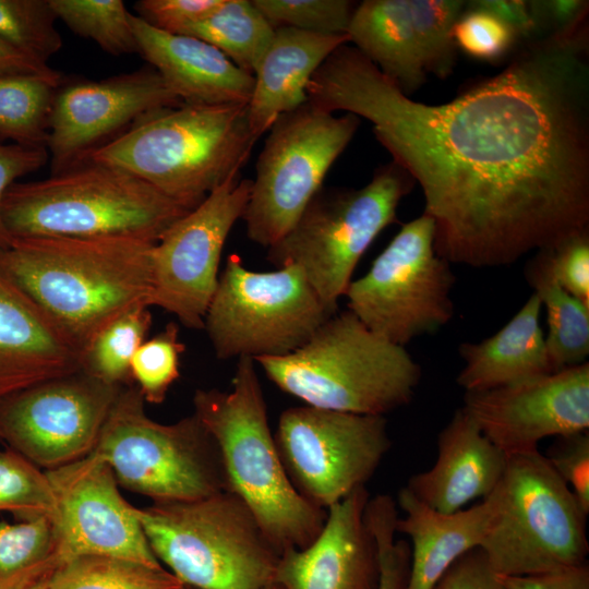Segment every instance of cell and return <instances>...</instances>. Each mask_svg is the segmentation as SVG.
I'll return each instance as SVG.
<instances>
[{
  "instance_id": "6da1fadb",
  "label": "cell",
  "mask_w": 589,
  "mask_h": 589,
  "mask_svg": "<svg viewBox=\"0 0 589 589\" xmlns=\"http://www.w3.org/2000/svg\"><path fill=\"white\" fill-rule=\"evenodd\" d=\"M306 94L373 124L420 184L435 251L450 264L509 265L589 229L587 24L527 43L502 72L443 105L404 95L347 44Z\"/></svg>"
},
{
  "instance_id": "7a4b0ae2",
  "label": "cell",
  "mask_w": 589,
  "mask_h": 589,
  "mask_svg": "<svg viewBox=\"0 0 589 589\" xmlns=\"http://www.w3.org/2000/svg\"><path fill=\"white\" fill-rule=\"evenodd\" d=\"M154 244L125 237L12 238L0 251V269L83 353L117 316L134 305H149Z\"/></svg>"
},
{
  "instance_id": "3957f363",
  "label": "cell",
  "mask_w": 589,
  "mask_h": 589,
  "mask_svg": "<svg viewBox=\"0 0 589 589\" xmlns=\"http://www.w3.org/2000/svg\"><path fill=\"white\" fill-rule=\"evenodd\" d=\"M193 405L217 444L228 490L251 509L278 553L308 546L322 530L327 509L308 502L285 470L255 361L239 358L231 389H197Z\"/></svg>"
},
{
  "instance_id": "277c9868",
  "label": "cell",
  "mask_w": 589,
  "mask_h": 589,
  "mask_svg": "<svg viewBox=\"0 0 589 589\" xmlns=\"http://www.w3.org/2000/svg\"><path fill=\"white\" fill-rule=\"evenodd\" d=\"M248 105H189L153 112L88 159L119 167L193 209L240 173L255 142Z\"/></svg>"
},
{
  "instance_id": "5b68a950",
  "label": "cell",
  "mask_w": 589,
  "mask_h": 589,
  "mask_svg": "<svg viewBox=\"0 0 589 589\" xmlns=\"http://www.w3.org/2000/svg\"><path fill=\"white\" fill-rule=\"evenodd\" d=\"M189 211L129 171L87 159L41 180L14 182L1 214L12 238L125 237L156 243Z\"/></svg>"
},
{
  "instance_id": "8992f818",
  "label": "cell",
  "mask_w": 589,
  "mask_h": 589,
  "mask_svg": "<svg viewBox=\"0 0 589 589\" xmlns=\"http://www.w3.org/2000/svg\"><path fill=\"white\" fill-rule=\"evenodd\" d=\"M254 361L305 405L358 414L385 417L408 405L421 380L405 347L376 335L349 310L328 317L296 351Z\"/></svg>"
},
{
  "instance_id": "52a82bcc",
  "label": "cell",
  "mask_w": 589,
  "mask_h": 589,
  "mask_svg": "<svg viewBox=\"0 0 589 589\" xmlns=\"http://www.w3.org/2000/svg\"><path fill=\"white\" fill-rule=\"evenodd\" d=\"M157 560L194 589H268L279 553L233 492L134 508Z\"/></svg>"
},
{
  "instance_id": "ba28073f",
  "label": "cell",
  "mask_w": 589,
  "mask_h": 589,
  "mask_svg": "<svg viewBox=\"0 0 589 589\" xmlns=\"http://www.w3.org/2000/svg\"><path fill=\"white\" fill-rule=\"evenodd\" d=\"M414 184L392 160L360 189L322 187L289 231L267 248L266 260L299 267L323 304L337 313L360 259L397 220V207Z\"/></svg>"
},
{
  "instance_id": "9c48e42d",
  "label": "cell",
  "mask_w": 589,
  "mask_h": 589,
  "mask_svg": "<svg viewBox=\"0 0 589 589\" xmlns=\"http://www.w3.org/2000/svg\"><path fill=\"white\" fill-rule=\"evenodd\" d=\"M93 450L118 484L153 502L193 501L228 490L217 444L199 418L159 423L147 416L136 387H122Z\"/></svg>"
},
{
  "instance_id": "30bf717a",
  "label": "cell",
  "mask_w": 589,
  "mask_h": 589,
  "mask_svg": "<svg viewBox=\"0 0 589 589\" xmlns=\"http://www.w3.org/2000/svg\"><path fill=\"white\" fill-rule=\"evenodd\" d=\"M500 506L481 551L496 575L524 576L587 562V514L546 457L507 456Z\"/></svg>"
},
{
  "instance_id": "8fae6325",
  "label": "cell",
  "mask_w": 589,
  "mask_h": 589,
  "mask_svg": "<svg viewBox=\"0 0 589 589\" xmlns=\"http://www.w3.org/2000/svg\"><path fill=\"white\" fill-rule=\"evenodd\" d=\"M332 315L299 267L255 272L230 254L203 328L217 358L255 360L296 351Z\"/></svg>"
},
{
  "instance_id": "7c38bea8",
  "label": "cell",
  "mask_w": 589,
  "mask_h": 589,
  "mask_svg": "<svg viewBox=\"0 0 589 589\" xmlns=\"http://www.w3.org/2000/svg\"><path fill=\"white\" fill-rule=\"evenodd\" d=\"M359 125L356 115L337 117L309 100L276 119L241 218L252 242L267 249L289 231Z\"/></svg>"
},
{
  "instance_id": "4fadbf2b",
  "label": "cell",
  "mask_w": 589,
  "mask_h": 589,
  "mask_svg": "<svg viewBox=\"0 0 589 589\" xmlns=\"http://www.w3.org/2000/svg\"><path fill=\"white\" fill-rule=\"evenodd\" d=\"M434 233V221L425 214L404 224L345 292L348 310L363 325L402 347L436 333L455 312V275L436 253Z\"/></svg>"
},
{
  "instance_id": "5bb4252c",
  "label": "cell",
  "mask_w": 589,
  "mask_h": 589,
  "mask_svg": "<svg viewBox=\"0 0 589 589\" xmlns=\"http://www.w3.org/2000/svg\"><path fill=\"white\" fill-rule=\"evenodd\" d=\"M274 438L296 490L323 509L365 486L392 447L384 416L308 405L285 409Z\"/></svg>"
},
{
  "instance_id": "9a60e30c",
  "label": "cell",
  "mask_w": 589,
  "mask_h": 589,
  "mask_svg": "<svg viewBox=\"0 0 589 589\" xmlns=\"http://www.w3.org/2000/svg\"><path fill=\"white\" fill-rule=\"evenodd\" d=\"M251 184L240 173L230 177L154 244L151 306L173 314L188 328H203L218 283L221 252L242 218Z\"/></svg>"
},
{
  "instance_id": "2e32d148",
  "label": "cell",
  "mask_w": 589,
  "mask_h": 589,
  "mask_svg": "<svg viewBox=\"0 0 589 589\" xmlns=\"http://www.w3.org/2000/svg\"><path fill=\"white\" fill-rule=\"evenodd\" d=\"M124 386L83 371L0 400V440L37 467L55 469L89 454Z\"/></svg>"
},
{
  "instance_id": "e0dca14e",
  "label": "cell",
  "mask_w": 589,
  "mask_h": 589,
  "mask_svg": "<svg viewBox=\"0 0 589 589\" xmlns=\"http://www.w3.org/2000/svg\"><path fill=\"white\" fill-rule=\"evenodd\" d=\"M461 0H365L356 5L347 35L356 49L410 97L429 74L454 71L453 27Z\"/></svg>"
},
{
  "instance_id": "ac0fdd59",
  "label": "cell",
  "mask_w": 589,
  "mask_h": 589,
  "mask_svg": "<svg viewBox=\"0 0 589 589\" xmlns=\"http://www.w3.org/2000/svg\"><path fill=\"white\" fill-rule=\"evenodd\" d=\"M180 105L152 67L99 81L62 82L48 120L51 173L87 160L146 116Z\"/></svg>"
},
{
  "instance_id": "d6986e66",
  "label": "cell",
  "mask_w": 589,
  "mask_h": 589,
  "mask_svg": "<svg viewBox=\"0 0 589 589\" xmlns=\"http://www.w3.org/2000/svg\"><path fill=\"white\" fill-rule=\"evenodd\" d=\"M45 472L55 496L52 521L60 563L100 555L161 566L135 507L122 497L111 468L95 450Z\"/></svg>"
},
{
  "instance_id": "ffe728a7",
  "label": "cell",
  "mask_w": 589,
  "mask_h": 589,
  "mask_svg": "<svg viewBox=\"0 0 589 589\" xmlns=\"http://www.w3.org/2000/svg\"><path fill=\"white\" fill-rule=\"evenodd\" d=\"M507 456L589 429V363L514 384L465 392L461 407Z\"/></svg>"
},
{
  "instance_id": "44dd1931",
  "label": "cell",
  "mask_w": 589,
  "mask_h": 589,
  "mask_svg": "<svg viewBox=\"0 0 589 589\" xmlns=\"http://www.w3.org/2000/svg\"><path fill=\"white\" fill-rule=\"evenodd\" d=\"M370 494L361 486L327 508L318 536L278 558L273 585L280 589H377L380 566L365 520Z\"/></svg>"
},
{
  "instance_id": "7402d4cb",
  "label": "cell",
  "mask_w": 589,
  "mask_h": 589,
  "mask_svg": "<svg viewBox=\"0 0 589 589\" xmlns=\"http://www.w3.org/2000/svg\"><path fill=\"white\" fill-rule=\"evenodd\" d=\"M82 371V350L0 269V400Z\"/></svg>"
},
{
  "instance_id": "603a6c76",
  "label": "cell",
  "mask_w": 589,
  "mask_h": 589,
  "mask_svg": "<svg viewBox=\"0 0 589 589\" xmlns=\"http://www.w3.org/2000/svg\"><path fill=\"white\" fill-rule=\"evenodd\" d=\"M131 24L139 53L167 87L189 105H248L254 75L208 43L157 29L135 14Z\"/></svg>"
},
{
  "instance_id": "cb8c5ba5",
  "label": "cell",
  "mask_w": 589,
  "mask_h": 589,
  "mask_svg": "<svg viewBox=\"0 0 589 589\" xmlns=\"http://www.w3.org/2000/svg\"><path fill=\"white\" fill-rule=\"evenodd\" d=\"M506 465L507 455L459 408L438 433L434 465L411 476L405 486L431 508L450 514L491 494Z\"/></svg>"
},
{
  "instance_id": "d4e9b609",
  "label": "cell",
  "mask_w": 589,
  "mask_h": 589,
  "mask_svg": "<svg viewBox=\"0 0 589 589\" xmlns=\"http://www.w3.org/2000/svg\"><path fill=\"white\" fill-rule=\"evenodd\" d=\"M396 532L410 541V567L405 589H434L446 570L462 555L480 548L500 506L496 489L476 505L458 512H437L404 486L398 491Z\"/></svg>"
},
{
  "instance_id": "484cf974",
  "label": "cell",
  "mask_w": 589,
  "mask_h": 589,
  "mask_svg": "<svg viewBox=\"0 0 589 589\" xmlns=\"http://www.w3.org/2000/svg\"><path fill=\"white\" fill-rule=\"evenodd\" d=\"M348 35H326L277 27L255 71L248 117L259 139L276 119L306 103V87L323 62Z\"/></svg>"
},
{
  "instance_id": "4316f807",
  "label": "cell",
  "mask_w": 589,
  "mask_h": 589,
  "mask_svg": "<svg viewBox=\"0 0 589 589\" xmlns=\"http://www.w3.org/2000/svg\"><path fill=\"white\" fill-rule=\"evenodd\" d=\"M541 302L536 293L494 335L464 342L465 362L457 384L465 392L485 390L554 373L540 325Z\"/></svg>"
},
{
  "instance_id": "83f0119b",
  "label": "cell",
  "mask_w": 589,
  "mask_h": 589,
  "mask_svg": "<svg viewBox=\"0 0 589 589\" xmlns=\"http://www.w3.org/2000/svg\"><path fill=\"white\" fill-rule=\"evenodd\" d=\"M525 277L546 311L545 347L553 372L587 362L589 306L556 281L549 249L537 251L528 261Z\"/></svg>"
},
{
  "instance_id": "f1b7e54d",
  "label": "cell",
  "mask_w": 589,
  "mask_h": 589,
  "mask_svg": "<svg viewBox=\"0 0 589 589\" xmlns=\"http://www.w3.org/2000/svg\"><path fill=\"white\" fill-rule=\"evenodd\" d=\"M274 29L252 0H223L214 12L182 35L208 43L237 67L254 74Z\"/></svg>"
},
{
  "instance_id": "f546056e",
  "label": "cell",
  "mask_w": 589,
  "mask_h": 589,
  "mask_svg": "<svg viewBox=\"0 0 589 589\" xmlns=\"http://www.w3.org/2000/svg\"><path fill=\"white\" fill-rule=\"evenodd\" d=\"M59 563L51 517L0 522V589H27Z\"/></svg>"
},
{
  "instance_id": "4dcf8cb0",
  "label": "cell",
  "mask_w": 589,
  "mask_h": 589,
  "mask_svg": "<svg viewBox=\"0 0 589 589\" xmlns=\"http://www.w3.org/2000/svg\"><path fill=\"white\" fill-rule=\"evenodd\" d=\"M62 75L0 76V135L13 143L45 146L48 120Z\"/></svg>"
},
{
  "instance_id": "1f68e13d",
  "label": "cell",
  "mask_w": 589,
  "mask_h": 589,
  "mask_svg": "<svg viewBox=\"0 0 589 589\" xmlns=\"http://www.w3.org/2000/svg\"><path fill=\"white\" fill-rule=\"evenodd\" d=\"M184 585L163 566L100 555L61 562L49 575L47 589H182Z\"/></svg>"
},
{
  "instance_id": "d6a6232c",
  "label": "cell",
  "mask_w": 589,
  "mask_h": 589,
  "mask_svg": "<svg viewBox=\"0 0 589 589\" xmlns=\"http://www.w3.org/2000/svg\"><path fill=\"white\" fill-rule=\"evenodd\" d=\"M149 308L134 305L103 327L83 350L82 371L111 385H129L131 360L152 325Z\"/></svg>"
},
{
  "instance_id": "836d02e7",
  "label": "cell",
  "mask_w": 589,
  "mask_h": 589,
  "mask_svg": "<svg viewBox=\"0 0 589 589\" xmlns=\"http://www.w3.org/2000/svg\"><path fill=\"white\" fill-rule=\"evenodd\" d=\"M58 20L112 56L139 53L131 14L121 0H49Z\"/></svg>"
},
{
  "instance_id": "e575fe53",
  "label": "cell",
  "mask_w": 589,
  "mask_h": 589,
  "mask_svg": "<svg viewBox=\"0 0 589 589\" xmlns=\"http://www.w3.org/2000/svg\"><path fill=\"white\" fill-rule=\"evenodd\" d=\"M49 0H0V40L43 63L62 47Z\"/></svg>"
},
{
  "instance_id": "d590c367",
  "label": "cell",
  "mask_w": 589,
  "mask_h": 589,
  "mask_svg": "<svg viewBox=\"0 0 589 589\" xmlns=\"http://www.w3.org/2000/svg\"><path fill=\"white\" fill-rule=\"evenodd\" d=\"M0 512L21 520L53 517L56 503L45 471L14 450L0 452Z\"/></svg>"
},
{
  "instance_id": "8d00e7d4",
  "label": "cell",
  "mask_w": 589,
  "mask_h": 589,
  "mask_svg": "<svg viewBox=\"0 0 589 589\" xmlns=\"http://www.w3.org/2000/svg\"><path fill=\"white\" fill-rule=\"evenodd\" d=\"M184 344L179 339L175 322L144 342L135 351L130 365L131 378L136 383L145 402L161 404L172 384L180 376V357Z\"/></svg>"
},
{
  "instance_id": "74e56055",
  "label": "cell",
  "mask_w": 589,
  "mask_h": 589,
  "mask_svg": "<svg viewBox=\"0 0 589 589\" xmlns=\"http://www.w3.org/2000/svg\"><path fill=\"white\" fill-rule=\"evenodd\" d=\"M274 28L347 35L356 9L347 0H252Z\"/></svg>"
},
{
  "instance_id": "f35d334b",
  "label": "cell",
  "mask_w": 589,
  "mask_h": 589,
  "mask_svg": "<svg viewBox=\"0 0 589 589\" xmlns=\"http://www.w3.org/2000/svg\"><path fill=\"white\" fill-rule=\"evenodd\" d=\"M398 514L396 501L388 494L370 497L365 506V520L377 550V589H405L407 584L410 544L395 539Z\"/></svg>"
},
{
  "instance_id": "ab89813d",
  "label": "cell",
  "mask_w": 589,
  "mask_h": 589,
  "mask_svg": "<svg viewBox=\"0 0 589 589\" xmlns=\"http://www.w3.org/2000/svg\"><path fill=\"white\" fill-rule=\"evenodd\" d=\"M457 48L472 58L498 61L520 41L516 33L488 11L467 5L453 27Z\"/></svg>"
},
{
  "instance_id": "60d3db41",
  "label": "cell",
  "mask_w": 589,
  "mask_h": 589,
  "mask_svg": "<svg viewBox=\"0 0 589 589\" xmlns=\"http://www.w3.org/2000/svg\"><path fill=\"white\" fill-rule=\"evenodd\" d=\"M544 456L588 515L589 432L584 431L556 437Z\"/></svg>"
},
{
  "instance_id": "b9f144b4",
  "label": "cell",
  "mask_w": 589,
  "mask_h": 589,
  "mask_svg": "<svg viewBox=\"0 0 589 589\" xmlns=\"http://www.w3.org/2000/svg\"><path fill=\"white\" fill-rule=\"evenodd\" d=\"M549 254L556 281L589 306V229L549 248Z\"/></svg>"
},
{
  "instance_id": "7bdbcfd3",
  "label": "cell",
  "mask_w": 589,
  "mask_h": 589,
  "mask_svg": "<svg viewBox=\"0 0 589 589\" xmlns=\"http://www.w3.org/2000/svg\"><path fill=\"white\" fill-rule=\"evenodd\" d=\"M223 0H140L134 3L136 16L151 26L182 34L214 12Z\"/></svg>"
},
{
  "instance_id": "ee69618b",
  "label": "cell",
  "mask_w": 589,
  "mask_h": 589,
  "mask_svg": "<svg viewBox=\"0 0 589 589\" xmlns=\"http://www.w3.org/2000/svg\"><path fill=\"white\" fill-rule=\"evenodd\" d=\"M48 161L45 146L0 143V251L7 250L12 242L1 214L5 192L19 178L40 169Z\"/></svg>"
},
{
  "instance_id": "f6af8a7d",
  "label": "cell",
  "mask_w": 589,
  "mask_h": 589,
  "mask_svg": "<svg viewBox=\"0 0 589 589\" xmlns=\"http://www.w3.org/2000/svg\"><path fill=\"white\" fill-rule=\"evenodd\" d=\"M528 2L540 36L542 31H548L546 36L570 34L587 24L588 1L542 0Z\"/></svg>"
},
{
  "instance_id": "bcb514c9",
  "label": "cell",
  "mask_w": 589,
  "mask_h": 589,
  "mask_svg": "<svg viewBox=\"0 0 589 589\" xmlns=\"http://www.w3.org/2000/svg\"><path fill=\"white\" fill-rule=\"evenodd\" d=\"M434 589H503L484 553L477 548L459 557Z\"/></svg>"
},
{
  "instance_id": "7dc6e473",
  "label": "cell",
  "mask_w": 589,
  "mask_h": 589,
  "mask_svg": "<svg viewBox=\"0 0 589 589\" xmlns=\"http://www.w3.org/2000/svg\"><path fill=\"white\" fill-rule=\"evenodd\" d=\"M496 578L503 589H589V565L585 562L539 574Z\"/></svg>"
},
{
  "instance_id": "c3c4849f",
  "label": "cell",
  "mask_w": 589,
  "mask_h": 589,
  "mask_svg": "<svg viewBox=\"0 0 589 589\" xmlns=\"http://www.w3.org/2000/svg\"><path fill=\"white\" fill-rule=\"evenodd\" d=\"M467 5L490 12L508 25L520 40L530 43L540 36L529 2L521 0H473Z\"/></svg>"
},
{
  "instance_id": "681fc988",
  "label": "cell",
  "mask_w": 589,
  "mask_h": 589,
  "mask_svg": "<svg viewBox=\"0 0 589 589\" xmlns=\"http://www.w3.org/2000/svg\"><path fill=\"white\" fill-rule=\"evenodd\" d=\"M17 74L61 76L49 64L36 61L0 40V76Z\"/></svg>"
},
{
  "instance_id": "f907efd6",
  "label": "cell",
  "mask_w": 589,
  "mask_h": 589,
  "mask_svg": "<svg viewBox=\"0 0 589 589\" xmlns=\"http://www.w3.org/2000/svg\"><path fill=\"white\" fill-rule=\"evenodd\" d=\"M49 575L27 589H47V580H48Z\"/></svg>"
},
{
  "instance_id": "816d5d0a",
  "label": "cell",
  "mask_w": 589,
  "mask_h": 589,
  "mask_svg": "<svg viewBox=\"0 0 589 589\" xmlns=\"http://www.w3.org/2000/svg\"><path fill=\"white\" fill-rule=\"evenodd\" d=\"M268 589H280V588L276 585H272Z\"/></svg>"
},
{
  "instance_id": "f5cc1de1",
  "label": "cell",
  "mask_w": 589,
  "mask_h": 589,
  "mask_svg": "<svg viewBox=\"0 0 589 589\" xmlns=\"http://www.w3.org/2000/svg\"><path fill=\"white\" fill-rule=\"evenodd\" d=\"M182 589H194V588H191V587H188V586H184Z\"/></svg>"
}]
</instances>
